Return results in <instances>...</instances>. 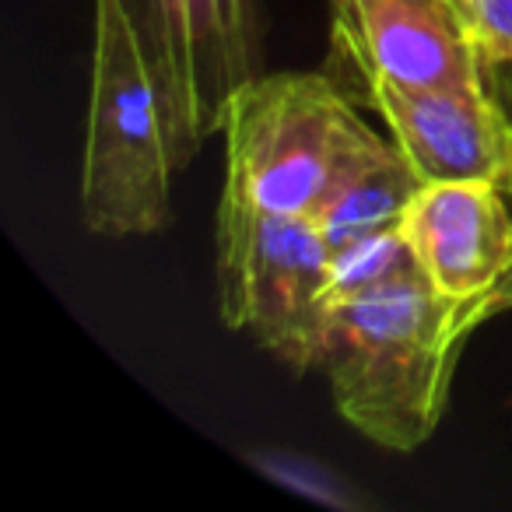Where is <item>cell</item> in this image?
Listing matches in <instances>:
<instances>
[{
	"label": "cell",
	"mask_w": 512,
	"mask_h": 512,
	"mask_svg": "<svg viewBox=\"0 0 512 512\" xmlns=\"http://www.w3.org/2000/svg\"><path fill=\"white\" fill-rule=\"evenodd\" d=\"M502 309V292L449 299L425 274L330 302L320 372L337 414L390 453L421 449L449 407L467 337Z\"/></svg>",
	"instance_id": "cell-1"
},
{
	"label": "cell",
	"mask_w": 512,
	"mask_h": 512,
	"mask_svg": "<svg viewBox=\"0 0 512 512\" xmlns=\"http://www.w3.org/2000/svg\"><path fill=\"white\" fill-rule=\"evenodd\" d=\"M355 106L327 71H281L242 81L221 109V197L313 218L341 179L393 148Z\"/></svg>",
	"instance_id": "cell-2"
},
{
	"label": "cell",
	"mask_w": 512,
	"mask_h": 512,
	"mask_svg": "<svg viewBox=\"0 0 512 512\" xmlns=\"http://www.w3.org/2000/svg\"><path fill=\"white\" fill-rule=\"evenodd\" d=\"M92 92L81 155V221L88 232L151 235L169 221L172 155L169 123L141 57L123 0H92Z\"/></svg>",
	"instance_id": "cell-3"
},
{
	"label": "cell",
	"mask_w": 512,
	"mask_h": 512,
	"mask_svg": "<svg viewBox=\"0 0 512 512\" xmlns=\"http://www.w3.org/2000/svg\"><path fill=\"white\" fill-rule=\"evenodd\" d=\"M334 249L302 214L218 200L214 281L225 327L242 330L295 376L320 369Z\"/></svg>",
	"instance_id": "cell-4"
},
{
	"label": "cell",
	"mask_w": 512,
	"mask_h": 512,
	"mask_svg": "<svg viewBox=\"0 0 512 512\" xmlns=\"http://www.w3.org/2000/svg\"><path fill=\"white\" fill-rule=\"evenodd\" d=\"M355 95L369 78L414 88H488L460 0H330V67Z\"/></svg>",
	"instance_id": "cell-5"
},
{
	"label": "cell",
	"mask_w": 512,
	"mask_h": 512,
	"mask_svg": "<svg viewBox=\"0 0 512 512\" xmlns=\"http://www.w3.org/2000/svg\"><path fill=\"white\" fill-rule=\"evenodd\" d=\"M351 99L386 120L421 183H491L512 193V123L488 88H414L369 78Z\"/></svg>",
	"instance_id": "cell-6"
},
{
	"label": "cell",
	"mask_w": 512,
	"mask_h": 512,
	"mask_svg": "<svg viewBox=\"0 0 512 512\" xmlns=\"http://www.w3.org/2000/svg\"><path fill=\"white\" fill-rule=\"evenodd\" d=\"M400 232L449 299L491 295L512 274V197L491 183H421Z\"/></svg>",
	"instance_id": "cell-7"
},
{
	"label": "cell",
	"mask_w": 512,
	"mask_h": 512,
	"mask_svg": "<svg viewBox=\"0 0 512 512\" xmlns=\"http://www.w3.org/2000/svg\"><path fill=\"white\" fill-rule=\"evenodd\" d=\"M130 29L141 46V57L155 81L165 123H169L176 165L190 158L214 137L211 109L200 78V43L193 0H123Z\"/></svg>",
	"instance_id": "cell-8"
},
{
	"label": "cell",
	"mask_w": 512,
	"mask_h": 512,
	"mask_svg": "<svg viewBox=\"0 0 512 512\" xmlns=\"http://www.w3.org/2000/svg\"><path fill=\"white\" fill-rule=\"evenodd\" d=\"M418 190L421 179L400 158V151L390 148L386 155L358 165L348 179H341L337 190L313 214V221L320 225L330 249H341L365 235L397 228Z\"/></svg>",
	"instance_id": "cell-9"
},
{
	"label": "cell",
	"mask_w": 512,
	"mask_h": 512,
	"mask_svg": "<svg viewBox=\"0 0 512 512\" xmlns=\"http://www.w3.org/2000/svg\"><path fill=\"white\" fill-rule=\"evenodd\" d=\"M193 15H197L204 99L218 134L228 95L242 81L264 74L260 0H193Z\"/></svg>",
	"instance_id": "cell-10"
},
{
	"label": "cell",
	"mask_w": 512,
	"mask_h": 512,
	"mask_svg": "<svg viewBox=\"0 0 512 512\" xmlns=\"http://www.w3.org/2000/svg\"><path fill=\"white\" fill-rule=\"evenodd\" d=\"M421 274L414 249L407 235L397 228L365 235V239L351 242V246L334 249L330 260V302L337 299H355V295L376 292L393 281H404Z\"/></svg>",
	"instance_id": "cell-11"
},
{
	"label": "cell",
	"mask_w": 512,
	"mask_h": 512,
	"mask_svg": "<svg viewBox=\"0 0 512 512\" xmlns=\"http://www.w3.org/2000/svg\"><path fill=\"white\" fill-rule=\"evenodd\" d=\"M249 463H256L267 477L299 491V495L313 498V502L341 505V509L344 505H362V498L348 491V481H341L334 470H327L316 460H306L299 453H256L249 456Z\"/></svg>",
	"instance_id": "cell-12"
},
{
	"label": "cell",
	"mask_w": 512,
	"mask_h": 512,
	"mask_svg": "<svg viewBox=\"0 0 512 512\" xmlns=\"http://www.w3.org/2000/svg\"><path fill=\"white\" fill-rule=\"evenodd\" d=\"M488 67H512V0H460Z\"/></svg>",
	"instance_id": "cell-13"
},
{
	"label": "cell",
	"mask_w": 512,
	"mask_h": 512,
	"mask_svg": "<svg viewBox=\"0 0 512 512\" xmlns=\"http://www.w3.org/2000/svg\"><path fill=\"white\" fill-rule=\"evenodd\" d=\"M509 197H512V193H509ZM498 292H502V299H505V309H509V306H512V274H509V278L502 281V288H498Z\"/></svg>",
	"instance_id": "cell-14"
}]
</instances>
